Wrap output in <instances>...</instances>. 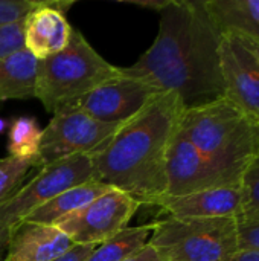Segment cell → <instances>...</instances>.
I'll return each mask as SVG.
<instances>
[{
    "instance_id": "6da1fadb",
    "label": "cell",
    "mask_w": 259,
    "mask_h": 261,
    "mask_svg": "<svg viewBox=\"0 0 259 261\" xmlns=\"http://www.w3.org/2000/svg\"><path fill=\"white\" fill-rule=\"evenodd\" d=\"M159 14L156 40L136 63L121 67V72L148 83L160 93L176 92L185 109L223 98V37L205 0H168Z\"/></svg>"
},
{
    "instance_id": "7a4b0ae2",
    "label": "cell",
    "mask_w": 259,
    "mask_h": 261,
    "mask_svg": "<svg viewBox=\"0 0 259 261\" xmlns=\"http://www.w3.org/2000/svg\"><path fill=\"white\" fill-rule=\"evenodd\" d=\"M183 112L176 92L156 95L90 154L96 179L156 210L166 197V161Z\"/></svg>"
},
{
    "instance_id": "3957f363",
    "label": "cell",
    "mask_w": 259,
    "mask_h": 261,
    "mask_svg": "<svg viewBox=\"0 0 259 261\" xmlns=\"http://www.w3.org/2000/svg\"><path fill=\"white\" fill-rule=\"evenodd\" d=\"M256 122L226 96L185 109L180 132L211 165L224 187H240L259 153Z\"/></svg>"
},
{
    "instance_id": "277c9868",
    "label": "cell",
    "mask_w": 259,
    "mask_h": 261,
    "mask_svg": "<svg viewBox=\"0 0 259 261\" xmlns=\"http://www.w3.org/2000/svg\"><path fill=\"white\" fill-rule=\"evenodd\" d=\"M118 75L119 67L99 55L82 32L73 28L66 49L38 61L35 98L53 115Z\"/></svg>"
},
{
    "instance_id": "5b68a950",
    "label": "cell",
    "mask_w": 259,
    "mask_h": 261,
    "mask_svg": "<svg viewBox=\"0 0 259 261\" xmlns=\"http://www.w3.org/2000/svg\"><path fill=\"white\" fill-rule=\"evenodd\" d=\"M150 245L163 261H231L240 249L235 219L156 220Z\"/></svg>"
},
{
    "instance_id": "8992f818",
    "label": "cell",
    "mask_w": 259,
    "mask_h": 261,
    "mask_svg": "<svg viewBox=\"0 0 259 261\" xmlns=\"http://www.w3.org/2000/svg\"><path fill=\"white\" fill-rule=\"evenodd\" d=\"M98 180L89 154L61 159L38 168V173L0 205V225L15 226L29 213L52 200L58 194L81 184Z\"/></svg>"
},
{
    "instance_id": "52a82bcc",
    "label": "cell",
    "mask_w": 259,
    "mask_h": 261,
    "mask_svg": "<svg viewBox=\"0 0 259 261\" xmlns=\"http://www.w3.org/2000/svg\"><path fill=\"white\" fill-rule=\"evenodd\" d=\"M122 124L98 121L79 110L63 107L52 115L43 130L38 167H46L66 158L92 154L102 147Z\"/></svg>"
},
{
    "instance_id": "ba28073f",
    "label": "cell",
    "mask_w": 259,
    "mask_h": 261,
    "mask_svg": "<svg viewBox=\"0 0 259 261\" xmlns=\"http://www.w3.org/2000/svg\"><path fill=\"white\" fill-rule=\"evenodd\" d=\"M140 206L131 196L110 188L84 208L60 219L53 226L73 245L99 246L125 229Z\"/></svg>"
},
{
    "instance_id": "9c48e42d",
    "label": "cell",
    "mask_w": 259,
    "mask_h": 261,
    "mask_svg": "<svg viewBox=\"0 0 259 261\" xmlns=\"http://www.w3.org/2000/svg\"><path fill=\"white\" fill-rule=\"evenodd\" d=\"M159 93L160 92L148 83L122 73L119 67L118 76L63 107L79 110L102 122L124 124L140 113L142 109Z\"/></svg>"
},
{
    "instance_id": "30bf717a",
    "label": "cell",
    "mask_w": 259,
    "mask_h": 261,
    "mask_svg": "<svg viewBox=\"0 0 259 261\" xmlns=\"http://www.w3.org/2000/svg\"><path fill=\"white\" fill-rule=\"evenodd\" d=\"M220 67L224 96L259 124V55L250 41L223 35Z\"/></svg>"
},
{
    "instance_id": "8fae6325",
    "label": "cell",
    "mask_w": 259,
    "mask_h": 261,
    "mask_svg": "<svg viewBox=\"0 0 259 261\" xmlns=\"http://www.w3.org/2000/svg\"><path fill=\"white\" fill-rule=\"evenodd\" d=\"M166 197H180L224 187L206 159L180 132V128L177 130L169 147L166 161Z\"/></svg>"
},
{
    "instance_id": "7c38bea8",
    "label": "cell",
    "mask_w": 259,
    "mask_h": 261,
    "mask_svg": "<svg viewBox=\"0 0 259 261\" xmlns=\"http://www.w3.org/2000/svg\"><path fill=\"white\" fill-rule=\"evenodd\" d=\"M72 5L73 2L43 0L23 20V47L38 61L61 52L69 44L73 26L66 11Z\"/></svg>"
},
{
    "instance_id": "4fadbf2b",
    "label": "cell",
    "mask_w": 259,
    "mask_h": 261,
    "mask_svg": "<svg viewBox=\"0 0 259 261\" xmlns=\"http://www.w3.org/2000/svg\"><path fill=\"white\" fill-rule=\"evenodd\" d=\"M156 211L174 219H235L241 214V188L218 187L180 197H165Z\"/></svg>"
},
{
    "instance_id": "5bb4252c",
    "label": "cell",
    "mask_w": 259,
    "mask_h": 261,
    "mask_svg": "<svg viewBox=\"0 0 259 261\" xmlns=\"http://www.w3.org/2000/svg\"><path fill=\"white\" fill-rule=\"evenodd\" d=\"M72 246L70 239L53 225L21 222L14 226L3 261H52Z\"/></svg>"
},
{
    "instance_id": "9a60e30c",
    "label": "cell",
    "mask_w": 259,
    "mask_h": 261,
    "mask_svg": "<svg viewBox=\"0 0 259 261\" xmlns=\"http://www.w3.org/2000/svg\"><path fill=\"white\" fill-rule=\"evenodd\" d=\"M206 9L223 35H237L259 46V0H205Z\"/></svg>"
},
{
    "instance_id": "2e32d148",
    "label": "cell",
    "mask_w": 259,
    "mask_h": 261,
    "mask_svg": "<svg viewBox=\"0 0 259 261\" xmlns=\"http://www.w3.org/2000/svg\"><path fill=\"white\" fill-rule=\"evenodd\" d=\"M38 60L24 47L0 60V102L35 98Z\"/></svg>"
},
{
    "instance_id": "e0dca14e",
    "label": "cell",
    "mask_w": 259,
    "mask_h": 261,
    "mask_svg": "<svg viewBox=\"0 0 259 261\" xmlns=\"http://www.w3.org/2000/svg\"><path fill=\"white\" fill-rule=\"evenodd\" d=\"M108 190L110 187L99 180H90V182L81 184L78 187L66 190L64 193L58 194L52 200L38 206L32 213H29L21 222L55 225L60 219L84 208L85 205H89L90 202H93L95 199H98L101 194H104Z\"/></svg>"
},
{
    "instance_id": "ac0fdd59",
    "label": "cell",
    "mask_w": 259,
    "mask_h": 261,
    "mask_svg": "<svg viewBox=\"0 0 259 261\" xmlns=\"http://www.w3.org/2000/svg\"><path fill=\"white\" fill-rule=\"evenodd\" d=\"M154 223L125 228L110 240L96 246L87 261H124L139 252L150 242Z\"/></svg>"
},
{
    "instance_id": "d6986e66",
    "label": "cell",
    "mask_w": 259,
    "mask_h": 261,
    "mask_svg": "<svg viewBox=\"0 0 259 261\" xmlns=\"http://www.w3.org/2000/svg\"><path fill=\"white\" fill-rule=\"evenodd\" d=\"M41 138H43V130L40 128L35 118L17 116L9 122L8 127L6 150L11 158L38 162Z\"/></svg>"
},
{
    "instance_id": "ffe728a7",
    "label": "cell",
    "mask_w": 259,
    "mask_h": 261,
    "mask_svg": "<svg viewBox=\"0 0 259 261\" xmlns=\"http://www.w3.org/2000/svg\"><path fill=\"white\" fill-rule=\"evenodd\" d=\"M35 168L38 170L37 161H21L11 156L0 159V205L23 187L24 179Z\"/></svg>"
},
{
    "instance_id": "44dd1931",
    "label": "cell",
    "mask_w": 259,
    "mask_h": 261,
    "mask_svg": "<svg viewBox=\"0 0 259 261\" xmlns=\"http://www.w3.org/2000/svg\"><path fill=\"white\" fill-rule=\"evenodd\" d=\"M241 214L238 223L259 220V153L249 164L241 179Z\"/></svg>"
},
{
    "instance_id": "7402d4cb",
    "label": "cell",
    "mask_w": 259,
    "mask_h": 261,
    "mask_svg": "<svg viewBox=\"0 0 259 261\" xmlns=\"http://www.w3.org/2000/svg\"><path fill=\"white\" fill-rule=\"evenodd\" d=\"M23 20L0 24V60L23 49Z\"/></svg>"
},
{
    "instance_id": "603a6c76",
    "label": "cell",
    "mask_w": 259,
    "mask_h": 261,
    "mask_svg": "<svg viewBox=\"0 0 259 261\" xmlns=\"http://www.w3.org/2000/svg\"><path fill=\"white\" fill-rule=\"evenodd\" d=\"M41 3L43 0H0V24L26 18Z\"/></svg>"
},
{
    "instance_id": "cb8c5ba5",
    "label": "cell",
    "mask_w": 259,
    "mask_h": 261,
    "mask_svg": "<svg viewBox=\"0 0 259 261\" xmlns=\"http://www.w3.org/2000/svg\"><path fill=\"white\" fill-rule=\"evenodd\" d=\"M238 245L243 249H259V220L238 223Z\"/></svg>"
},
{
    "instance_id": "d4e9b609",
    "label": "cell",
    "mask_w": 259,
    "mask_h": 261,
    "mask_svg": "<svg viewBox=\"0 0 259 261\" xmlns=\"http://www.w3.org/2000/svg\"><path fill=\"white\" fill-rule=\"evenodd\" d=\"M96 246L90 245H73L64 255L52 261H87Z\"/></svg>"
},
{
    "instance_id": "484cf974",
    "label": "cell",
    "mask_w": 259,
    "mask_h": 261,
    "mask_svg": "<svg viewBox=\"0 0 259 261\" xmlns=\"http://www.w3.org/2000/svg\"><path fill=\"white\" fill-rule=\"evenodd\" d=\"M124 261H163L162 258V255L159 254V251L154 248V246H151L150 243L145 246V248H142L139 252H136L134 255H131V257H128L127 260Z\"/></svg>"
},
{
    "instance_id": "4316f807",
    "label": "cell",
    "mask_w": 259,
    "mask_h": 261,
    "mask_svg": "<svg viewBox=\"0 0 259 261\" xmlns=\"http://www.w3.org/2000/svg\"><path fill=\"white\" fill-rule=\"evenodd\" d=\"M122 3L134 5V6H140V8H147V9L160 12L165 8V5L168 3V0H124Z\"/></svg>"
},
{
    "instance_id": "83f0119b",
    "label": "cell",
    "mask_w": 259,
    "mask_h": 261,
    "mask_svg": "<svg viewBox=\"0 0 259 261\" xmlns=\"http://www.w3.org/2000/svg\"><path fill=\"white\" fill-rule=\"evenodd\" d=\"M231 261H259V249H243L240 248Z\"/></svg>"
},
{
    "instance_id": "f1b7e54d",
    "label": "cell",
    "mask_w": 259,
    "mask_h": 261,
    "mask_svg": "<svg viewBox=\"0 0 259 261\" xmlns=\"http://www.w3.org/2000/svg\"><path fill=\"white\" fill-rule=\"evenodd\" d=\"M12 231H14V226L9 228V226H2L0 225V258H3L5 254H6V249H8Z\"/></svg>"
},
{
    "instance_id": "f546056e",
    "label": "cell",
    "mask_w": 259,
    "mask_h": 261,
    "mask_svg": "<svg viewBox=\"0 0 259 261\" xmlns=\"http://www.w3.org/2000/svg\"><path fill=\"white\" fill-rule=\"evenodd\" d=\"M9 127V121L5 119V118H0V135H3Z\"/></svg>"
},
{
    "instance_id": "4dcf8cb0",
    "label": "cell",
    "mask_w": 259,
    "mask_h": 261,
    "mask_svg": "<svg viewBox=\"0 0 259 261\" xmlns=\"http://www.w3.org/2000/svg\"><path fill=\"white\" fill-rule=\"evenodd\" d=\"M252 46L255 47V50H256V54H258V55H259V46H256V44H253V43H252Z\"/></svg>"
},
{
    "instance_id": "1f68e13d",
    "label": "cell",
    "mask_w": 259,
    "mask_h": 261,
    "mask_svg": "<svg viewBox=\"0 0 259 261\" xmlns=\"http://www.w3.org/2000/svg\"><path fill=\"white\" fill-rule=\"evenodd\" d=\"M256 132H258V141H259V124L256 125Z\"/></svg>"
},
{
    "instance_id": "d6a6232c",
    "label": "cell",
    "mask_w": 259,
    "mask_h": 261,
    "mask_svg": "<svg viewBox=\"0 0 259 261\" xmlns=\"http://www.w3.org/2000/svg\"><path fill=\"white\" fill-rule=\"evenodd\" d=\"M0 261H3V258H0Z\"/></svg>"
}]
</instances>
